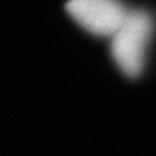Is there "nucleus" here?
Instances as JSON below:
<instances>
[{
  "label": "nucleus",
  "mask_w": 156,
  "mask_h": 156,
  "mask_svg": "<svg viewBox=\"0 0 156 156\" xmlns=\"http://www.w3.org/2000/svg\"><path fill=\"white\" fill-rule=\"evenodd\" d=\"M65 9L78 25L98 37H113L129 13L120 0H69Z\"/></svg>",
  "instance_id": "f03ea898"
},
{
  "label": "nucleus",
  "mask_w": 156,
  "mask_h": 156,
  "mask_svg": "<svg viewBox=\"0 0 156 156\" xmlns=\"http://www.w3.org/2000/svg\"><path fill=\"white\" fill-rule=\"evenodd\" d=\"M154 33V18L147 11H129L122 25L112 37L111 52L125 76L135 78L143 72L148 44Z\"/></svg>",
  "instance_id": "f257e3e1"
}]
</instances>
